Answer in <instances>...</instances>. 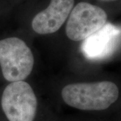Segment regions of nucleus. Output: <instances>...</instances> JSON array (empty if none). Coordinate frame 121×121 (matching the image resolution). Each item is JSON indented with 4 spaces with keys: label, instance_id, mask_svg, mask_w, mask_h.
<instances>
[{
    "label": "nucleus",
    "instance_id": "0eeeda50",
    "mask_svg": "<svg viewBox=\"0 0 121 121\" xmlns=\"http://www.w3.org/2000/svg\"><path fill=\"white\" fill-rule=\"evenodd\" d=\"M102 1H114V0H102Z\"/></svg>",
    "mask_w": 121,
    "mask_h": 121
},
{
    "label": "nucleus",
    "instance_id": "39448f33",
    "mask_svg": "<svg viewBox=\"0 0 121 121\" xmlns=\"http://www.w3.org/2000/svg\"><path fill=\"white\" fill-rule=\"evenodd\" d=\"M121 39V27L106 23L100 29L83 40L82 52L89 60H103L114 52Z\"/></svg>",
    "mask_w": 121,
    "mask_h": 121
},
{
    "label": "nucleus",
    "instance_id": "7ed1b4c3",
    "mask_svg": "<svg viewBox=\"0 0 121 121\" xmlns=\"http://www.w3.org/2000/svg\"><path fill=\"white\" fill-rule=\"evenodd\" d=\"M1 107L9 121H33L37 109V99L28 83L12 82L3 92Z\"/></svg>",
    "mask_w": 121,
    "mask_h": 121
},
{
    "label": "nucleus",
    "instance_id": "f257e3e1",
    "mask_svg": "<svg viewBox=\"0 0 121 121\" xmlns=\"http://www.w3.org/2000/svg\"><path fill=\"white\" fill-rule=\"evenodd\" d=\"M61 95L65 103L82 110H103L118 99L119 90L111 82L78 83L63 87Z\"/></svg>",
    "mask_w": 121,
    "mask_h": 121
},
{
    "label": "nucleus",
    "instance_id": "423d86ee",
    "mask_svg": "<svg viewBox=\"0 0 121 121\" xmlns=\"http://www.w3.org/2000/svg\"><path fill=\"white\" fill-rule=\"evenodd\" d=\"M73 5L74 0H51L47 8L34 17L32 29L39 35L55 32L65 23Z\"/></svg>",
    "mask_w": 121,
    "mask_h": 121
},
{
    "label": "nucleus",
    "instance_id": "f03ea898",
    "mask_svg": "<svg viewBox=\"0 0 121 121\" xmlns=\"http://www.w3.org/2000/svg\"><path fill=\"white\" fill-rule=\"evenodd\" d=\"M0 66L7 81H22L32 72L34 56L30 48L21 39H5L0 40Z\"/></svg>",
    "mask_w": 121,
    "mask_h": 121
},
{
    "label": "nucleus",
    "instance_id": "20e7f679",
    "mask_svg": "<svg viewBox=\"0 0 121 121\" xmlns=\"http://www.w3.org/2000/svg\"><path fill=\"white\" fill-rule=\"evenodd\" d=\"M106 21L107 14L103 9L87 2H80L69 14L66 35L71 40H83L100 29Z\"/></svg>",
    "mask_w": 121,
    "mask_h": 121
}]
</instances>
